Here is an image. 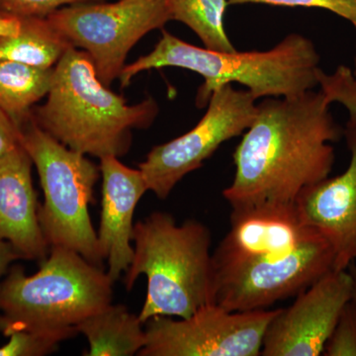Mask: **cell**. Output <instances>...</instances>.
<instances>
[{
	"label": "cell",
	"mask_w": 356,
	"mask_h": 356,
	"mask_svg": "<svg viewBox=\"0 0 356 356\" xmlns=\"http://www.w3.org/2000/svg\"><path fill=\"white\" fill-rule=\"evenodd\" d=\"M170 19L184 23L203 42L204 48L232 53L236 48L225 30L227 0H165Z\"/></svg>",
	"instance_id": "cell-19"
},
{
	"label": "cell",
	"mask_w": 356,
	"mask_h": 356,
	"mask_svg": "<svg viewBox=\"0 0 356 356\" xmlns=\"http://www.w3.org/2000/svg\"><path fill=\"white\" fill-rule=\"evenodd\" d=\"M21 145L19 127L0 109V156L13 151Z\"/></svg>",
	"instance_id": "cell-25"
},
{
	"label": "cell",
	"mask_w": 356,
	"mask_h": 356,
	"mask_svg": "<svg viewBox=\"0 0 356 356\" xmlns=\"http://www.w3.org/2000/svg\"><path fill=\"white\" fill-rule=\"evenodd\" d=\"M18 259H22V257L13 245L6 241L0 240V283L8 273L11 264Z\"/></svg>",
	"instance_id": "cell-26"
},
{
	"label": "cell",
	"mask_w": 356,
	"mask_h": 356,
	"mask_svg": "<svg viewBox=\"0 0 356 356\" xmlns=\"http://www.w3.org/2000/svg\"><path fill=\"white\" fill-rule=\"evenodd\" d=\"M32 165L22 145L0 156V240L10 243L22 259L43 261L51 248L40 228Z\"/></svg>",
	"instance_id": "cell-15"
},
{
	"label": "cell",
	"mask_w": 356,
	"mask_h": 356,
	"mask_svg": "<svg viewBox=\"0 0 356 356\" xmlns=\"http://www.w3.org/2000/svg\"><path fill=\"white\" fill-rule=\"evenodd\" d=\"M351 24H353V26H355V30H356V16H355V19L353 20V22L351 23Z\"/></svg>",
	"instance_id": "cell-30"
},
{
	"label": "cell",
	"mask_w": 356,
	"mask_h": 356,
	"mask_svg": "<svg viewBox=\"0 0 356 356\" xmlns=\"http://www.w3.org/2000/svg\"><path fill=\"white\" fill-rule=\"evenodd\" d=\"M105 0H0V10L19 17H48L62 7Z\"/></svg>",
	"instance_id": "cell-23"
},
{
	"label": "cell",
	"mask_w": 356,
	"mask_h": 356,
	"mask_svg": "<svg viewBox=\"0 0 356 356\" xmlns=\"http://www.w3.org/2000/svg\"><path fill=\"white\" fill-rule=\"evenodd\" d=\"M228 4L264 3L290 7H315L337 14L353 22L356 16V0H227Z\"/></svg>",
	"instance_id": "cell-24"
},
{
	"label": "cell",
	"mask_w": 356,
	"mask_h": 356,
	"mask_svg": "<svg viewBox=\"0 0 356 356\" xmlns=\"http://www.w3.org/2000/svg\"><path fill=\"white\" fill-rule=\"evenodd\" d=\"M318 86L330 102L339 103L348 110L350 117L356 119V79L353 72L346 65H339L332 74L318 69Z\"/></svg>",
	"instance_id": "cell-21"
},
{
	"label": "cell",
	"mask_w": 356,
	"mask_h": 356,
	"mask_svg": "<svg viewBox=\"0 0 356 356\" xmlns=\"http://www.w3.org/2000/svg\"><path fill=\"white\" fill-rule=\"evenodd\" d=\"M139 315L127 307L110 303L76 325L79 334L88 339L86 356H131L140 353L147 337Z\"/></svg>",
	"instance_id": "cell-16"
},
{
	"label": "cell",
	"mask_w": 356,
	"mask_h": 356,
	"mask_svg": "<svg viewBox=\"0 0 356 356\" xmlns=\"http://www.w3.org/2000/svg\"><path fill=\"white\" fill-rule=\"evenodd\" d=\"M322 91L266 98L234 153L233 182L222 191L232 211L295 204L331 175L343 135Z\"/></svg>",
	"instance_id": "cell-1"
},
{
	"label": "cell",
	"mask_w": 356,
	"mask_h": 356,
	"mask_svg": "<svg viewBox=\"0 0 356 356\" xmlns=\"http://www.w3.org/2000/svg\"><path fill=\"white\" fill-rule=\"evenodd\" d=\"M255 100L250 91L238 90L232 83L217 88L195 127L153 147L140 163L147 189L159 199L168 198L185 175L199 170L225 142L248 130L257 115Z\"/></svg>",
	"instance_id": "cell-9"
},
{
	"label": "cell",
	"mask_w": 356,
	"mask_h": 356,
	"mask_svg": "<svg viewBox=\"0 0 356 356\" xmlns=\"http://www.w3.org/2000/svg\"><path fill=\"white\" fill-rule=\"evenodd\" d=\"M134 257L124 283L130 291L140 275L147 295L142 323L156 316L191 317L215 303L211 233L196 220L178 225L168 213L154 212L134 226Z\"/></svg>",
	"instance_id": "cell-4"
},
{
	"label": "cell",
	"mask_w": 356,
	"mask_h": 356,
	"mask_svg": "<svg viewBox=\"0 0 356 356\" xmlns=\"http://www.w3.org/2000/svg\"><path fill=\"white\" fill-rule=\"evenodd\" d=\"M99 159L102 201L98 247L103 261L108 264L107 274L115 283L132 262L134 214L149 189L140 170L123 165L118 156H105Z\"/></svg>",
	"instance_id": "cell-14"
},
{
	"label": "cell",
	"mask_w": 356,
	"mask_h": 356,
	"mask_svg": "<svg viewBox=\"0 0 356 356\" xmlns=\"http://www.w3.org/2000/svg\"><path fill=\"white\" fill-rule=\"evenodd\" d=\"M70 47L48 18L21 17L18 34L0 38V60L51 69Z\"/></svg>",
	"instance_id": "cell-17"
},
{
	"label": "cell",
	"mask_w": 356,
	"mask_h": 356,
	"mask_svg": "<svg viewBox=\"0 0 356 356\" xmlns=\"http://www.w3.org/2000/svg\"><path fill=\"white\" fill-rule=\"evenodd\" d=\"M53 74L54 67L0 60V109L20 127L31 117L35 104L48 95Z\"/></svg>",
	"instance_id": "cell-18"
},
{
	"label": "cell",
	"mask_w": 356,
	"mask_h": 356,
	"mask_svg": "<svg viewBox=\"0 0 356 356\" xmlns=\"http://www.w3.org/2000/svg\"><path fill=\"white\" fill-rule=\"evenodd\" d=\"M231 229L212 254L213 269L287 254L317 234L295 204L232 211Z\"/></svg>",
	"instance_id": "cell-13"
},
{
	"label": "cell",
	"mask_w": 356,
	"mask_h": 356,
	"mask_svg": "<svg viewBox=\"0 0 356 356\" xmlns=\"http://www.w3.org/2000/svg\"><path fill=\"white\" fill-rule=\"evenodd\" d=\"M47 18L72 47L88 54L98 79L108 88L120 76L131 49L172 20L165 0L76 4Z\"/></svg>",
	"instance_id": "cell-7"
},
{
	"label": "cell",
	"mask_w": 356,
	"mask_h": 356,
	"mask_svg": "<svg viewBox=\"0 0 356 356\" xmlns=\"http://www.w3.org/2000/svg\"><path fill=\"white\" fill-rule=\"evenodd\" d=\"M334 261L331 245L315 234L287 254L213 269L214 302L229 312L264 310L310 287Z\"/></svg>",
	"instance_id": "cell-8"
},
{
	"label": "cell",
	"mask_w": 356,
	"mask_h": 356,
	"mask_svg": "<svg viewBox=\"0 0 356 356\" xmlns=\"http://www.w3.org/2000/svg\"><path fill=\"white\" fill-rule=\"evenodd\" d=\"M278 312H229L212 303L179 321L156 316L145 323L147 341L138 355L259 356Z\"/></svg>",
	"instance_id": "cell-10"
},
{
	"label": "cell",
	"mask_w": 356,
	"mask_h": 356,
	"mask_svg": "<svg viewBox=\"0 0 356 356\" xmlns=\"http://www.w3.org/2000/svg\"><path fill=\"white\" fill-rule=\"evenodd\" d=\"M351 294L353 278L348 269L325 273L297 295L291 306L280 309L267 327L261 355H323Z\"/></svg>",
	"instance_id": "cell-11"
},
{
	"label": "cell",
	"mask_w": 356,
	"mask_h": 356,
	"mask_svg": "<svg viewBox=\"0 0 356 356\" xmlns=\"http://www.w3.org/2000/svg\"><path fill=\"white\" fill-rule=\"evenodd\" d=\"M21 17L0 10V38L15 36L20 31Z\"/></svg>",
	"instance_id": "cell-27"
},
{
	"label": "cell",
	"mask_w": 356,
	"mask_h": 356,
	"mask_svg": "<svg viewBox=\"0 0 356 356\" xmlns=\"http://www.w3.org/2000/svg\"><path fill=\"white\" fill-rule=\"evenodd\" d=\"M320 55L310 39L291 33L270 50L216 51L199 48L163 31L154 50L125 65L120 76L122 88L145 70L181 67L200 74L196 105L207 106L212 93L227 83L243 84L255 99L293 97L318 86Z\"/></svg>",
	"instance_id": "cell-3"
},
{
	"label": "cell",
	"mask_w": 356,
	"mask_h": 356,
	"mask_svg": "<svg viewBox=\"0 0 356 356\" xmlns=\"http://www.w3.org/2000/svg\"><path fill=\"white\" fill-rule=\"evenodd\" d=\"M19 130L21 144L41 181L44 201L39 204L38 220L49 247L74 250L102 267L97 233L89 215V205L95 203L99 166L44 132L32 115Z\"/></svg>",
	"instance_id": "cell-6"
},
{
	"label": "cell",
	"mask_w": 356,
	"mask_h": 356,
	"mask_svg": "<svg viewBox=\"0 0 356 356\" xmlns=\"http://www.w3.org/2000/svg\"><path fill=\"white\" fill-rule=\"evenodd\" d=\"M159 114L154 98L130 105L104 86L86 51L70 47L54 67L47 102L32 109L39 127L63 145L102 159L125 156L133 129H147Z\"/></svg>",
	"instance_id": "cell-2"
},
{
	"label": "cell",
	"mask_w": 356,
	"mask_h": 356,
	"mask_svg": "<svg viewBox=\"0 0 356 356\" xmlns=\"http://www.w3.org/2000/svg\"><path fill=\"white\" fill-rule=\"evenodd\" d=\"M325 356H356V305L348 302L325 344Z\"/></svg>",
	"instance_id": "cell-22"
},
{
	"label": "cell",
	"mask_w": 356,
	"mask_h": 356,
	"mask_svg": "<svg viewBox=\"0 0 356 356\" xmlns=\"http://www.w3.org/2000/svg\"><path fill=\"white\" fill-rule=\"evenodd\" d=\"M113 284L102 267L83 255L51 248L36 273L11 266L0 283V332L8 337L17 331L76 330L112 303Z\"/></svg>",
	"instance_id": "cell-5"
},
{
	"label": "cell",
	"mask_w": 356,
	"mask_h": 356,
	"mask_svg": "<svg viewBox=\"0 0 356 356\" xmlns=\"http://www.w3.org/2000/svg\"><path fill=\"white\" fill-rule=\"evenodd\" d=\"M348 270L350 271L351 278H353V294H351V301L356 305V266L355 262L348 267Z\"/></svg>",
	"instance_id": "cell-28"
},
{
	"label": "cell",
	"mask_w": 356,
	"mask_h": 356,
	"mask_svg": "<svg viewBox=\"0 0 356 356\" xmlns=\"http://www.w3.org/2000/svg\"><path fill=\"white\" fill-rule=\"evenodd\" d=\"M76 330L17 331L0 346V356H44L58 350L60 343L76 336Z\"/></svg>",
	"instance_id": "cell-20"
},
{
	"label": "cell",
	"mask_w": 356,
	"mask_h": 356,
	"mask_svg": "<svg viewBox=\"0 0 356 356\" xmlns=\"http://www.w3.org/2000/svg\"><path fill=\"white\" fill-rule=\"evenodd\" d=\"M353 76H355V79H356V55H355V70H353Z\"/></svg>",
	"instance_id": "cell-29"
},
{
	"label": "cell",
	"mask_w": 356,
	"mask_h": 356,
	"mask_svg": "<svg viewBox=\"0 0 356 356\" xmlns=\"http://www.w3.org/2000/svg\"><path fill=\"white\" fill-rule=\"evenodd\" d=\"M343 136L350 153L348 168L307 187L295 202L304 224L331 245L334 270H346L356 261V119L350 117Z\"/></svg>",
	"instance_id": "cell-12"
}]
</instances>
